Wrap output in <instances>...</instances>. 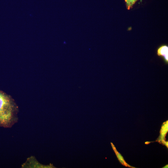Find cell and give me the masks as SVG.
<instances>
[{
	"instance_id": "cell-1",
	"label": "cell",
	"mask_w": 168,
	"mask_h": 168,
	"mask_svg": "<svg viewBox=\"0 0 168 168\" xmlns=\"http://www.w3.org/2000/svg\"><path fill=\"white\" fill-rule=\"evenodd\" d=\"M14 104L10 96L0 91V126L10 128L17 120Z\"/></svg>"
},
{
	"instance_id": "cell-2",
	"label": "cell",
	"mask_w": 168,
	"mask_h": 168,
	"mask_svg": "<svg viewBox=\"0 0 168 168\" xmlns=\"http://www.w3.org/2000/svg\"><path fill=\"white\" fill-rule=\"evenodd\" d=\"M157 55L163 58L165 64H168V46L166 45L160 46L157 50Z\"/></svg>"
},
{
	"instance_id": "cell-3",
	"label": "cell",
	"mask_w": 168,
	"mask_h": 168,
	"mask_svg": "<svg viewBox=\"0 0 168 168\" xmlns=\"http://www.w3.org/2000/svg\"><path fill=\"white\" fill-rule=\"evenodd\" d=\"M138 0H124L127 8L129 10L131 8Z\"/></svg>"
}]
</instances>
